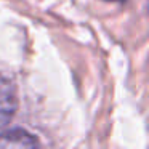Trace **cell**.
I'll return each mask as SVG.
<instances>
[{
	"instance_id": "6da1fadb",
	"label": "cell",
	"mask_w": 149,
	"mask_h": 149,
	"mask_svg": "<svg viewBox=\"0 0 149 149\" xmlns=\"http://www.w3.org/2000/svg\"><path fill=\"white\" fill-rule=\"evenodd\" d=\"M16 109H18L16 91H15L13 85L3 75H0V128L7 127L11 122Z\"/></svg>"
},
{
	"instance_id": "7a4b0ae2",
	"label": "cell",
	"mask_w": 149,
	"mask_h": 149,
	"mask_svg": "<svg viewBox=\"0 0 149 149\" xmlns=\"http://www.w3.org/2000/svg\"><path fill=\"white\" fill-rule=\"evenodd\" d=\"M34 146H39L37 138L23 128H13V130L0 133V149L34 148Z\"/></svg>"
},
{
	"instance_id": "3957f363",
	"label": "cell",
	"mask_w": 149,
	"mask_h": 149,
	"mask_svg": "<svg viewBox=\"0 0 149 149\" xmlns=\"http://www.w3.org/2000/svg\"><path fill=\"white\" fill-rule=\"evenodd\" d=\"M107 2H122V0H107Z\"/></svg>"
}]
</instances>
